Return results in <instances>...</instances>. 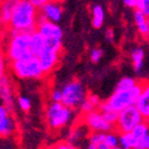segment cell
I'll return each mask as SVG.
<instances>
[{"mask_svg":"<svg viewBox=\"0 0 149 149\" xmlns=\"http://www.w3.org/2000/svg\"><path fill=\"white\" fill-rule=\"evenodd\" d=\"M40 22V11L35 7L29 0H20L13 17H12L8 30L15 32L32 33L36 31Z\"/></svg>","mask_w":149,"mask_h":149,"instance_id":"obj_1","label":"cell"},{"mask_svg":"<svg viewBox=\"0 0 149 149\" xmlns=\"http://www.w3.org/2000/svg\"><path fill=\"white\" fill-rule=\"evenodd\" d=\"M143 90V80H140L137 85L134 86L130 90L125 91H113L106 100H104L99 107V110L105 112V111H112V112L119 113L120 111L128 107L135 106L137 103L139 98Z\"/></svg>","mask_w":149,"mask_h":149,"instance_id":"obj_2","label":"cell"},{"mask_svg":"<svg viewBox=\"0 0 149 149\" xmlns=\"http://www.w3.org/2000/svg\"><path fill=\"white\" fill-rule=\"evenodd\" d=\"M44 119L52 131H62L72 127L75 119V111L62 103L49 102L44 110Z\"/></svg>","mask_w":149,"mask_h":149,"instance_id":"obj_3","label":"cell"},{"mask_svg":"<svg viewBox=\"0 0 149 149\" xmlns=\"http://www.w3.org/2000/svg\"><path fill=\"white\" fill-rule=\"evenodd\" d=\"M31 37L32 33L10 31L5 44V55L8 62H15L32 55L31 53Z\"/></svg>","mask_w":149,"mask_h":149,"instance_id":"obj_4","label":"cell"},{"mask_svg":"<svg viewBox=\"0 0 149 149\" xmlns=\"http://www.w3.org/2000/svg\"><path fill=\"white\" fill-rule=\"evenodd\" d=\"M10 69L19 80H40L45 77L38 57L35 55L11 62Z\"/></svg>","mask_w":149,"mask_h":149,"instance_id":"obj_5","label":"cell"},{"mask_svg":"<svg viewBox=\"0 0 149 149\" xmlns=\"http://www.w3.org/2000/svg\"><path fill=\"white\" fill-rule=\"evenodd\" d=\"M61 93H62L61 103L74 111L80 109L86 97L88 95L87 90H86L84 84L77 79L69 80L68 82L63 84V86L61 87Z\"/></svg>","mask_w":149,"mask_h":149,"instance_id":"obj_6","label":"cell"},{"mask_svg":"<svg viewBox=\"0 0 149 149\" xmlns=\"http://www.w3.org/2000/svg\"><path fill=\"white\" fill-rule=\"evenodd\" d=\"M142 122H144V119L140 113V111L137 110V107L131 106L118 113V119L116 122L115 130L118 134H128L131 132Z\"/></svg>","mask_w":149,"mask_h":149,"instance_id":"obj_7","label":"cell"},{"mask_svg":"<svg viewBox=\"0 0 149 149\" xmlns=\"http://www.w3.org/2000/svg\"><path fill=\"white\" fill-rule=\"evenodd\" d=\"M80 123H82L91 132L106 134V132L115 130V125L106 120V118L104 117V115L100 110H95L90 113L81 115Z\"/></svg>","mask_w":149,"mask_h":149,"instance_id":"obj_8","label":"cell"},{"mask_svg":"<svg viewBox=\"0 0 149 149\" xmlns=\"http://www.w3.org/2000/svg\"><path fill=\"white\" fill-rule=\"evenodd\" d=\"M60 54H61V52L55 50V49H52V48H48L45 45V49L37 56L45 75L50 74L57 67L58 62H60Z\"/></svg>","mask_w":149,"mask_h":149,"instance_id":"obj_9","label":"cell"},{"mask_svg":"<svg viewBox=\"0 0 149 149\" xmlns=\"http://www.w3.org/2000/svg\"><path fill=\"white\" fill-rule=\"evenodd\" d=\"M36 31L38 32L44 40L62 41V37H63V31H62V29L60 28L58 24L48 22V20L41 19V18H40Z\"/></svg>","mask_w":149,"mask_h":149,"instance_id":"obj_10","label":"cell"},{"mask_svg":"<svg viewBox=\"0 0 149 149\" xmlns=\"http://www.w3.org/2000/svg\"><path fill=\"white\" fill-rule=\"evenodd\" d=\"M17 129L15 118L12 117V112L0 103V137H8L13 135Z\"/></svg>","mask_w":149,"mask_h":149,"instance_id":"obj_11","label":"cell"},{"mask_svg":"<svg viewBox=\"0 0 149 149\" xmlns=\"http://www.w3.org/2000/svg\"><path fill=\"white\" fill-rule=\"evenodd\" d=\"M40 18L52 22V23H58L62 19L63 16V8H62L60 3L56 1H49L48 4H45L44 6H42L40 10Z\"/></svg>","mask_w":149,"mask_h":149,"instance_id":"obj_12","label":"cell"},{"mask_svg":"<svg viewBox=\"0 0 149 149\" xmlns=\"http://www.w3.org/2000/svg\"><path fill=\"white\" fill-rule=\"evenodd\" d=\"M0 103L5 105L11 112L15 107V90L11 79L6 75L0 82Z\"/></svg>","mask_w":149,"mask_h":149,"instance_id":"obj_13","label":"cell"},{"mask_svg":"<svg viewBox=\"0 0 149 149\" xmlns=\"http://www.w3.org/2000/svg\"><path fill=\"white\" fill-rule=\"evenodd\" d=\"M90 134H91V131L86 128L82 123H79L78 125H74L73 128H70L67 142L73 147L79 148V144H81L84 142L85 143L87 142Z\"/></svg>","mask_w":149,"mask_h":149,"instance_id":"obj_14","label":"cell"},{"mask_svg":"<svg viewBox=\"0 0 149 149\" xmlns=\"http://www.w3.org/2000/svg\"><path fill=\"white\" fill-rule=\"evenodd\" d=\"M20 0H1L0 1V24L8 26Z\"/></svg>","mask_w":149,"mask_h":149,"instance_id":"obj_15","label":"cell"},{"mask_svg":"<svg viewBox=\"0 0 149 149\" xmlns=\"http://www.w3.org/2000/svg\"><path fill=\"white\" fill-rule=\"evenodd\" d=\"M135 106L140 111L143 119L149 122V80H143V90Z\"/></svg>","mask_w":149,"mask_h":149,"instance_id":"obj_16","label":"cell"},{"mask_svg":"<svg viewBox=\"0 0 149 149\" xmlns=\"http://www.w3.org/2000/svg\"><path fill=\"white\" fill-rule=\"evenodd\" d=\"M134 22L139 33L143 38H147L149 33V17H147L141 10L136 8L134 10Z\"/></svg>","mask_w":149,"mask_h":149,"instance_id":"obj_17","label":"cell"},{"mask_svg":"<svg viewBox=\"0 0 149 149\" xmlns=\"http://www.w3.org/2000/svg\"><path fill=\"white\" fill-rule=\"evenodd\" d=\"M102 100L100 98H99V95L97 94H88L87 97H86V99L84 100L82 105L80 106V113L81 115H86V113H90L92 112V111H95V110H99V107H100L102 105Z\"/></svg>","mask_w":149,"mask_h":149,"instance_id":"obj_18","label":"cell"},{"mask_svg":"<svg viewBox=\"0 0 149 149\" xmlns=\"http://www.w3.org/2000/svg\"><path fill=\"white\" fill-rule=\"evenodd\" d=\"M144 50L142 47H136L134 48L131 53H130V57H131V62H132V67L136 73H141L143 69V65H144Z\"/></svg>","mask_w":149,"mask_h":149,"instance_id":"obj_19","label":"cell"},{"mask_svg":"<svg viewBox=\"0 0 149 149\" xmlns=\"http://www.w3.org/2000/svg\"><path fill=\"white\" fill-rule=\"evenodd\" d=\"M91 13H92V26L94 29H100L104 24V20H105V11H104V7L100 5V4H95L92 6V10H91Z\"/></svg>","mask_w":149,"mask_h":149,"instance_id":"obj_20","label":"cell"},{"mask_svg":"<svg viewBox=\"0 0 149 149\" xmlns=\"http://www.w3.org/2000/svg\"><path fill=\"white\" fill-rule=\"evenodd\" d=\"M45 40L43 38V37L37 32H32V37H31V53L32 55L35 56H38L44 49H45Z\"/></svg>","mask_w":149,"mask_h":149,"instance_id":"obj_21","label":"cell"},{"mask_svg":"<svg viewBox=\"0 0 149 149\" xmlns=\"http://www.w3.org/2000/svg\"><path fill=\"white\" fill-rule=\"evenodd\" d=\"M104 137L105 134L103 132H91L87 142L85 143V149H98L99 146L104 142Z\"/></svg>","mask_w":149,"mask_h":149,"instance_id":"obj_22","label":"cell"},{"mask_svg":"<svg viewBox=\"0 0 149 149\" xmlns=\"http://www.w3.org/2000/svg\"><path fill=\"white\" fill-rule=\"evenodd\" d=\"M148 134H149V123L147 120H144L141 124H139V125L131 131V135L134 136V139L137 141V143L141 140H143Z\"/></svg>","mask_w":149,"mask_h":149,"instance_id":"obj_23","label":"cell"},{"mask_svg":"<svg viewBox=\"0 0 149 149\" xmlns=\"http://www.w3.org/2000/svg\"><path fill=\"white\" fill-rule=\"evenodd\" d=\"M137 146V141L134 139L131 132L119 134V147L123 149H135Z\"/></svg>","mask_w":149,"mask_h":149,"instance_id":"obj_24","label":"cell"},{"mask_svg":"<svg viewBox=\"0 0 149 149\" xmlns=\"http://www.w3.org/2000/svg\"><path fill=\"white\" fill-rule=\"evenodd\" d=\"M139 81H140V80L135 79V78H132V77H123V78H120L119 81L117 82L115 90H116V91H125V90H130V88L134 87V86L137 85Z\"/></svg>","mask_w":149,"mask_h":149,"instance_id":"obj_25","label":"cell"},{"mask_svg":"<svg viewBox=\"0 0 149 149\" xmlns=\"http://www.w3.org/2000/svg\"><path fill=\"white\" fill-rule=\"evenodd\" d=\"M104 143L106 146H109L110 148H116L119 146V134L113 130V131H110L105 134V137H104Z\"/></svg>","mask_w":149,"mask_h":149,"instance_id":"obj_26","label":"cell"},{"mask_svg":"<svg viewBox=\"0 0 149 149\" xmlns=\"http://www.w3.org/2000/svg\"><path fill=\"white\" fill-rule=\"evenodd\" d=\"M17 105L23 112H29L32 107V103L30 100V98H28L25 95H19L17 98Z\"/></svg>","mask_w":149,"mask_h":149,"instance_id":"obj_27","label":"cell"},{"mask_svg":"<svg viewBox=\"0 0 149 149\" xmlns=\"http://www.w3.org/2000/svg\"><path fill=\"white\" fill-rule=\"evenodd\" d=\"M7 57L5 55L4 49L0 48V82L6 77V69H7Z\"/></svg>","mask_w":149,"mask_h":149,"instance_id":"obj_28","label":"cell"},{"mask_svg":"<svg viewBox=\"0 0 149 149\" xmlns=\"http://www.w3.org/2000/svg\"><path fill=\"white\" fill-rule=\"evenodd\" d=\"M103 55H104L103 49H100V48H93L91 50V53H90V58H91V61L93 62V63H98V62L102 60Z\"/></svg>","mask_w":149,"mask_h":149,"instance_id":"obj_29","label":"cell"},{"mask_svg":"<svg viewBox=\"0 0 149 149\" xmlns=\"http://www.w3.org/2000/svg\"><path fill=\"white\" fill-rule=\"evenodd\" d=\"M49 99L53 103H61L62 100V93H61V88H54L50 94H49Z\"/></svg>","mask_w":149,"mask_h":149,"instance_id":"obj_30","label":"cell"},{"mask_svg":"<svg viewBox=\"0 0 149 149\" xmlns=\"http://www.w3.org/2000/svg\"><path fill=\"white\" fill-rule=\"evenodd\" d=\"M137 8L141 10L147 17H149V0H142V1H140Z\"/></svg>","mask_w":149,"mask_h":149,"instance_id":"obj_31","label":"cell"},{"mask_svg":"<svg viewBox=\"0 0 149 149\" xmlns=\"http://www.w3.org/2000/svg\"><path fill=\"white\" fill-rule=\"evenodd\" d=\"M135 149H149V134L146 136L143 140H141Z\"/></svg>","mask_w":149,"mask_h":149,"instance_id":"obj_32","label":"cell"},{"mask_svg":"<svg viewBox=\"0 0 149 149\" xmlns=\"http://www.w3.org/2000/svg\"><path fill=\"white\" fill-rule=\"evenodd\" d=\"M29 1L35 6V7H37V8H41L42 6H44L45 4H48L49 1H52V0H29Z\"/></svg>","mask_w":149,"mask_h":149,"instance_id":"obj_33","label":"cell"},{"mask_svg":"<svg viewBox=\"0 0 149 149\" xmlns=\"http://www.w3.org/2000/svg\"><path fill=\"white\" fill-rule=\"evenodd\" d=\"M123 3H124V5H125L127 7L132 8V10H136V8H137V6H139L137 0H123Z\"/></svg>","mask_w":149,"mask_h":149,"instance_id":"obj_34","label":"cell"},{"mask_svg":"<svg viewBox=\"0 0 149 149\" xmlns=\"http://www.w3.org/2000/svg\"><path fill=\"white\" fill-rule=\"evenodd\" d=\"M105 38L107 42H112L113 38H115V32L112 29H107L106 32H105Z\"/></svg>","mask_w":149,"mask_h":149,"instance_id":"obj_35","label":"cell"},{"mask_svg":"<svg viewBox=\"0 0 149 149\" xmlns=\"http://www.w3.org/2000/svg\"><path fill=\"white\" fill-rule=\"evenodd\" d=\"M98 149H123V148H120L119 146H118V147H116V148H110L109 146H106V144L103 142L100 146H99V148H98Z\"/></svg>","mask_w":149,"mask_h":149,"instance_id":"obj_36","label":"cell"},{"mask_svg":"<svg viewBox=\"0 0 149 149\" xmlns=\"http://www.w3.org/2000/svg\"><path fill=\"white\" fill-rule=\"evenodd\" d=\"M45 149H57V147H56V144H55V146H49V147H47Z\"/></svg>","mask_w":149,"mask_h":149,"instance_id":"obj_37","label":"cell"},{"mask_svg":"<svg viewBox=\"0 0 149 149\" xmlns=\"http://www.w3.org/2000/svg\"><path fill=\"white\" fill-rule=\"evenodd\" d=\"M53 1H56V3H60V4H61L62 1H63V0H53Z\"/></svg>","mask_w":149,"mask_h":149,"instance_id":"obj_38","label":"cell"},{"mask_svg":"<svg viewBox=\"0 0 149 149\" xmlns=\"http://www.w3.org/2000/svg\"><path fill=\"white\" fill-rule=\"evenodd\" d=\"M146 40H147V41L149 42V33H148V36H147V38H146Z\"/></svg>","mask_w":149,"mask_h":149,"instance_id":"obj_39","label":"cell"},{"mask_svg":"<svg viewBox=\"0 0 149 149\" xmlns=\"http://www.w3.org/2000/svg\"><path fill=\"white\" fill-rule=\"evenodd\" d=\"M72 149H80V148H77V147H72Z\"/></svg>","mask_w":149,"mask_h":149,"instance_id":"obj_40","label":"cell"},{"mask_svg":"<svg viewBox=\"0 0 149 149\" xmlns=\"http://www.w3.org/2000/svg\"><path fill=\"white\" fill-rule=\"evenodd\" d=\"M140 1H142V0H137V3H140Z\"/></svg>","mask_w":149,"mask_h":149,"instance_id":"obj_41","label":"cell"},{"mask_svg":"<svg viewBox=\"0 0 149 149\" xmlns=\"http://www.w3.org/2000/svg\"><path fill=\"white\" fill-rule=\"evenodd\" d=\"M148 123H149V122H148Z\"/></svg>","mask_w":149,"mask_h":149,"instance_id":"obj_42","label":"cell"}]
</instances>
